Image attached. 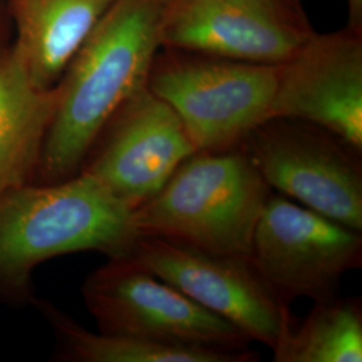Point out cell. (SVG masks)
<instances>
[{
	"instance_id": "8fae6325",
	"label": "cell",
	"mask_w": 362,
	"mask_h": 362,
	"mask_svg": "<svg viewBox=\"0 0 362 362\" xmlns=\"http://www.w3.org/2000/svg\"><path fill=\"white\" fill-rule=\"evenodd\" d=\"M272 117L315 125L362 153V28L314 33L278 66Z\"/></svg>"
},
{
	"instance_id": "ba28073f",
	"label": "cell",
	"mask_w": 362,
	"mask_h": 362,
	"mask_svg": "<svg viewBox=\"0 0 362 362\" xmlns=\"http://www.w3.org/2000/svg\"><path fill=\"white\" fill-rule=\"evenodd\" d=\"M315 31L299 0H165L161 47L281 65Z\"/></svg>"
},
{
	"instance_id": "e0dca14e",
	"label": "cell",
	"mask_w": 362,
	"mask_h": 362,
	"mask_svg": "<svg viewBox=\"0 0 362 362\" xmlns=\"http://www.w3.org/2000/svg\"><path fill=\"white\" fill-rule=\"evenodd\" d=\"M8 13L6 11V7L0 4V47L6 46L10 39V23H8Z\"/></svg>"
},
{
	"instance_id": "9a60e30c",
	"label": "cell",
	"mask_w": 362,
	"mask_h": 362,
	"mask_svg": "<svg viewBox=\"0 0 362 362\" xmlns=\"http://www.w3.org/2000/svg\"><path fill=\"white\" fill-rule=\"evenodd\" d=\"M302 324L293 317L274 346L275 362H361L362 311L357 299L315 302Z\"/></svg>"
},
{
	"instance_id": "7a4b0ae2",
	"label": "cell",
	"mask_w": 362,
	"mask_h": 362,
	"mask_svg": "<svg viewBox=\"0 0 362 362\" xmlns=\"http://www.w3.org/2000/svg\"><path fill=\"white\" fill-rule=\"evenodd\" d=\"M139 233L133 209L93 176L28 182L0 194V299L33 300V272L61 255L129 257Z\"/></svg>"
},
{
	"instance_id": "4fadbf2b",
	"label": "cell",
	"mask_w": 362,
	"mask_h": 362,
	"mask_svg": "<svg viewBox=\"0 0 362 362\" xmlns=\"http://www.w3.org/2000/svg\"><path fill=\"white\" fill-rule=\"evenodd\" d=\"M58 101L38 88L13 43L0 47V194L35 181Z\"/></svg>"
},
{
	"instance_id": "2e32d148",
	"label": "cell",
	"mask_w": 362,
	"mask_h": 362,
	"mask_svg": "<svg viewBox=\"0 0 362 362\" xmlns=\"http://www.w3.org/2000/svg\"><path fill=\"white\" fill-rule=\"evenodd\" d=\"M349 23L348 26L362 28V0H348Z\"/></svg>"
},
{
	"instance_id": "9c48e42d",
	"label": "cell",
	"mask_w": 362,
	"mask_h": 362,
	"mask_svg": "<svg viewBox=\"0 0 362 362\" xmlns=\"http://www.w3.org/2000/svg\"><path fill=\"white\" fill-rule=\"evenodd\" d=\"M129 258L197 305L274 349L293 317L248 258L219 255L173 240L139 236Z\"/></svg>"
},
{
	"instance_id": "8992f818",
	"label": "cell",
	"mask_w": 362,
	"mask_h": 362,
	"mask_svg": "<svg viewBox=\"0 0 362 362\" xmlns=\"http://www.w3.org/2000/svg\"><path fill=\"white\" fill-rule=\"evenodd\" d=\"M270 189L362 231L361 153L327 130L272 117L239 146Z\"/></svg>"
},
{
	"instance_id": "6da1fadb",
	"label": "cell",
	"mask_w": 362,
	"mask_h": 362,
	"mask_svg": "<svg viewBox=\"0 0 362 362\" xmlns=\"http://www.w3.org/2000/svg\"><path fill=\"white\" fill-rule=\"evenodd\" d=\"M165 0H115L55 85L58 101L35 182L76 176L117 110L148 85Z\"/></svg>"
},
{
	"instance_id": "277c9868",
	"label": "cell",
	"mask_w": 362,
	"mask_h": 362,
	"mask_svg": "<svg viewBox=\"0 0 362 362\" xmlns=\"http://www.w3.org/2000/svg\"><path fill=\"white\" fill-rule=\"evenodd\" d=\"M164 49L148 88L180 118L196 152L236 149L270 118L279 65Z\"/></svg>"
},
{
	"instance_id": "7c38bea8",
	"label": "cell",
	"mask_w": 362,
	"mask_h": 362,
	"mask_svg": "<svg viewBox=\"0 0 362 362\" xmlns=\"http://www.w3.org/2000/svg\"><path fill=\"white\" fill-rule=\"evenodd\" d=\"M115 0H6L13 47L33 82L54 88Z\"/></svg>"
},
{
	"instance_id": "5b68a950",
	"label": "cell",
	"mask_w": 362,
	"mask_h": 362,
	"mask_svg": "<svg viewBox=\"0 0 362 362\" xmlns=\"http://www.w3.org/2000/svg\"><path fill=\"white\" fill-rule=\"evenodd\" d=\"M82 296L103 333L218 351H242L251 342L129 257L91 272Z\"/></svg>"
},
{
	"instance_id": "3957f363",
	"label": "cell",
	"mask_w": 362,
	"mask_h": 362,
	"mask_svg": "<svg viewBox=\"0 0 362 362\" xmlns=\"http://www.w3.org/2000/svg\"><path fill=\"white\" fill-rule=\"evenodd\" d=\"M269 185L246 153L194 152L157 194L133 209L140 236L248 258Z\"/></svg>"
},
{
	"instance_id": "52a82bcc",
	"label": "cell",
	"mask_w": 362,
	"mask_h": 362,
	"mask_svg": "<svg viewBox=\"0 0 362 362\" xmlns=\"http://www.w3.org/2000/svg\"><path fill=\"white\" fill-rule=\"evenodd\" d=\"M248 259L285 305L297 298L329 300L338 297L342 276L361 266V233L270 194Z\"/></svg>"
},
{
	"instance_id": "5bb4252c",
	"label": "cell",
	"mask_w": 362,
	"mask_h": 362,
	"mask_svg": "<svg viewBox=\"0 0 362 362\" xmlns=\"http://www.w3.org/2000/svg\"><path fill=\"white\" fill-rule=\"evenodd\" d=\"M39 310L52 326L58 345V356L64 361L248 362L254 361V357H257L248 349L218 351L103 332L93 333L47 302H40Z\"/></svg>"
},
{
	"instance_id": "30bf717a",
	"label": "cell",
	"mask_w": 362,
	"mask_h": 362,
	"mask_svg": "<svg viewBox=\"0 0 362 362\" xmlns=\"http://www.w3.org/2000/svg\"><path fill=\"white\" fill-rule=\"evenodd\" d=\"M194 152L180 118L146 85L107 121L81 172L136 209L151 200Z\"/></svg>"
}]
</instances>
